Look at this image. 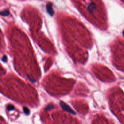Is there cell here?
I'll list each match as a JSON object with an SVG mask.
<instances>
[{
	"mask_svg": "<svg viewBox=\"0 0 124 124\" xmlns=\"http://www.w3.org/2000/svg\"><path fill=\"white\" fill-rule=\"evenodd\" d=\"M60 105L61 106L62 108L65 111H67L68 112H70L72 114H75V112L73 110V109L66 104L64 103L62 101H61L60 102Z\"/></svg>",
	"mask_w": 124,
	"mask_h": 124,
	"instance_id": "cell-1",
	"label": "cell"
},
{
	"mask_svg": "<svg viewBox=\"0 0 124 124\" xmlns=\"http://www.w3.org/2000/svg\"><path fill=\"white\" fill-rule=\"evenodd\" d=\"M46 9L48 13L51 16H52L54 14V11L52 8V5L51 3H47L46 5Z\"/></svg>",
	"mask_w": 124,
	"mask_h": 124,
	"instance_id": "cell-2",
	"label": "cell"
},
{
	"mask_svg": "<svg viewBox=\"0 0 124 124\" xmlns=\"http://www.w3.org/2000/svg\"><path fill=\"white\" fill-rule=\"evenodd\" d=\"M0 14L2 16H7L9 14V11L8 9H5L0 12Z\"/></svg>",
	"mask_w": 124,
	"mask_h": 124,
	"instance_id": "cell-3",
	"label": "cell"
},
{
	"mask_svg": "<svg viewBox=\"0 0 124 124\" xmlns=\"http://www.w3.org/2000/svg\"><path fill=\"white\" fill-rule=\"evenodd\" d=\"M7 109L9 110H12L14 109V107L12 105H8L7 106Z\"/></svg>",
	"mask_w": 124,
	"mask_h": 124,
	"instance_id": "cell-4",
	"label": "cell"
},
{
	"mask_svg": "<svg viewBox=\"0 0 124 124\" xmlns=\"http://www.w3.org/2000/svg\"><path fill=\"white\" fill-rule=\"evenodd\" d=\"M23 110H24L25 113L27 115H28L30 113V110L27 107H24L23 108Z\"/></svg>",
	"mask_w": 124,
	"mask_h": 124,
	"instance_id": "cell-5",
	"label": "cell"
},
{
	"mask_svg": "<svg viewBox=\"0 0 124 124\" xmlns=\"http://www.w3.org/2000/svg\"><path fill=\"white\" fill-rule=\"evenodd\" d=\"M53 108V106L52 105H49L46 108V110H49L50 108Z\"/></svg>",
	"mask_w": 124,
	"mask_h": 124,
	"instance_id": "cell-6",
	"label": "cell"
},
{
	"mask_svg": "<svg viewBox=\"0 0 124 124\" xmlns=\"http://www.w3.org/2000/svg\"><path fill=\"white\" fill-rule=\"evenodd\" d=\"M7 57L6 56H4L3 57V58H2V60L4 62H6V61H7Z\"/></svg>",
	"mask_w": 124,
	"mask_h": 124,
	"instance_id": "cell-7",
	"label": "cell"
},
{
	"mask_svg": "<svg viewBox=\"0 0 124 124\" xmlns=\"http://www.w3.org/2000/svg\"><path fill=\"white\" fill-rule=\"evenodd\" d=\"M123 35H124V31H123Z\"/></svg>",
	"mask_w": 124,
	"mask_h": 124,
	"instance_id": "cell-8",
	"label": "cell"
}]
</instances>
